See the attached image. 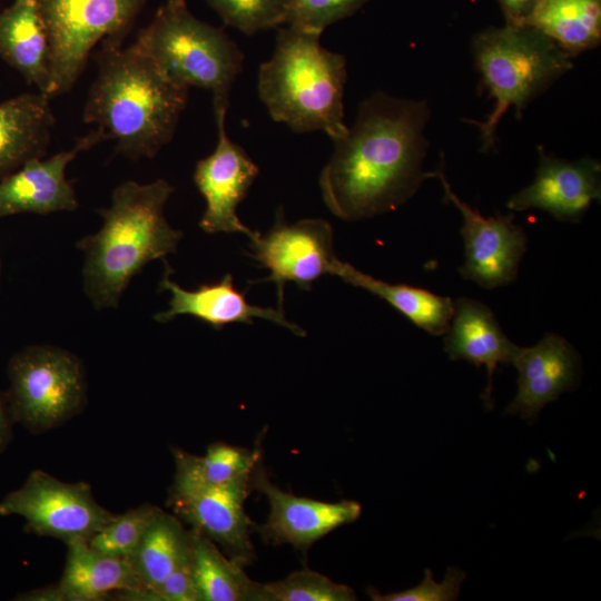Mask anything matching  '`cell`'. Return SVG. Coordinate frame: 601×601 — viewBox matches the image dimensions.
Returning <instances> with one entry per match:
<instances>
[{"label": "cell", "instance_id": "6da1fadb", "mask_svg": "<svg viewBox=\"0 0 601 601\" xmlns=\"http://www.w3.org/2000/svg\"><path fill=\"white\" fill-rule=\"evenodd\" d=\"M425 101L376 92L364 100L319 176L325 205L346 220L371 218L406 203L436 171L422 168L428 142Z\"/></svg>", "mask_w": 601, "mask_h": 601}, {"label": "cell", "instance_id": "7a4b0ae2", "mask_svg": "<svg viewBox=\"0 0 601 601\" xmlns=\"http://www.w3.org/2000/svg\"><path fill=\"white\" fill-rule=\"evenodd\" d=\"M121 45L101 42L83 120L95 124L105 140H115L119 154L152 158L173 139L188 88L165 77L135 43Z\"/></svg>", "mask_w": 601, "mask_h": 601}, {"label": "cell", "instance_id": "3957f363", "mask_svg": "<svg viewBox=\"0 0 601 601\" xmlns=\"http://www.w3.org/2000/svg\"><path fill=\"white\" fill-rule=\"evenodd\" d=\"M174 190L165 179L119 184L110 206L98 210L99 230L77 242L83 253V293L95 309L117 308L148 263L177 252L183 231L171 227L164 214Z\"/></svg>", "mask_w": 601, "mask_h": 601}, {"label": "cell", "instance_id": "277c9868", "mask_svg": "<svg viewBox=\"0 0 601 601\" xmlns=\"http://www.w3.org/2000/svg\"><path fill=\"white\" fill-rule=\"evenodd\" d=\"M321 33L278 28L272 58L258 71V95L273 120L293 131L343 136L346 58L321 45Z\"/></svg>", "mask_w": 601, "mask_h": 601}, {"label": "cell", "instance_id": "5b68a950", "mask_svg": "<svg viewBox=\"0 0 601 601\" xmlns=\"http://www.w3.org/2000/svg\"><path fill=\"white\" fill-rule=\"evenodd\" d=\"M473 55L482 81L494 99L484 121L467 120L480 130L482 151L495 146L497 125L509 108L521 112L573 66L571 55L528 24L506 23L480 32L473 41Z\"/></svg>", "mask_w": 601, "mask_h": 601}, {"label": "cell", "instance_id": "8992f818", "mask_svg": "<svg viewBox=\"0 0 601 601\" xmlns=\"http://www.w3.org/2000/svg\"><path fill=\"white\" fill-rule=\"evenodd\" d=\"M134 43L169 80L209 90L214 109L228 108L243 52L223 29L197 19L186 0H167Z\"/></svg>", "mask_w": 601, "mask_h": 601}, {"label": "cell", "instance_id": "52a82bcc", "mask_svg": "<svg viewBox=\"0 0 601 601\" xmlns=\"http://www.w3.org/2000/svg\"><path fill=\"white\" fill-rule=\"evenodd\" d=\"M11 416L32 434L58 427L77 415L87 400L85 368L77 355L53 345H28L7 366Z\"/></svg>", "mask_w": 601, "mask_h": 601}, {"label": "cell", "instance_id": "ba28073f", "mask_svg": "<svg viewBox=\"0 0 601 601\" xmlns=\"http://www.w3.org/2000/svg\"><path fill=\"white\" fill-rule=\"evenodd\" d=\"M146 0H39L50 48L48 98L68 92L91 49L105 40L122 42Z\"/></svg>", "mask_w": 601, "mask_h": 601}, {"label": "cell", "instance_id": "9c48e42d", "mask_svg": "<svg viewBox=\"0 0 601 601\" xmlns=\"http://www.w3.org/2000/svg\"><path fill=\"white\" fill-rule=\"evenodd\" d=\"M0 515L24 519V531L38 536L87 542L116 514L101 506L85 482L68 483L42 470L0 500Z\"/></svg>", "mask_w": 601, "mask_h": 601}, {"label": "cell", "instance_id": "30bf717a", "mask_svg": "<svg viewBox=\"0 0 601 601\" xmlns=\"http://www.w3.org/2000/svg\"><path fill=\"white\" fill-rule=\"evenodd\" d=\"M249 256L263 268L277 286L278 308L283 309L284 287L294 283L303 290H311L313 283L323 275H331L335 259L332 225L321 218H307L287 224L282 211L275 225L265 234L249 238Z\"/></svg>", "mask_w": 601, "mask_h": 601}, {"label": "cell", "instance_id": "8fae6325", "mask_svg": "<svg viewBox=\"0 0 601 601\" xmlns=\"http://www.w3.org/2000/svg\"><path fill=\"white\" fill-rule=\"evenodd\" d=\"M445 198L460 210L463 225L461 234L464 242L465 260L460 268L464 279L490 289L512 283L526 250L524 229L514 224L513 215L496 213L484 217L452 190L443 167L436 170Z\"/></svg>", "mask_w": 601, "mask_h": 601}, {"label": "cell", "instance_id": "7c38bea8", "mask_svg": "<svg viewBox=\"0 0 601 601\" xmlns=\"http://www.w3.org/2000/svg\"><path fill=\"white\" fill-rule=\"evenodd\" d=\"M227 109H214L218 140L215 150L197 161L194 181L206 201L199 227L207 234L240 233L248 238L258 231L243 224L237 215L259 169L245 150L231 141L225 130Z\"/></svg>", "mask_w": 601, "mask_h": 601}, {"label": "cell", "instance_id": "4fadbf2b", "mask_svg": "<svg viewBox=\"0 0 601 601\" xmlns=\"http://www.w3.org/2000/svg\"><path fill=\"white\" fill-rule=\"evenodd\" d=\"M252 472L218 486L170 489L168 500V504L179 520L219 543L230 559L244 566L255 560L250 540V532L255 524L244 509L245 501L253 489Z\"/></svg>", "mask_w": 601, "mask_h": 601}, {"label": "cell", "instance_id": "5bb4252c", "mask_svg": "<svg viewBox=\"0 0 601 601\" xmlns=\"http://www.w3.org/2000/svg\"><path fill=\"white\" fill-rule=\"evenodd\" d=\"M252 486L269 503L267 522L255 524L254 530L267 542L288 543L302 551L331 531L356 521L362 512L356 501L328 503L285 492L270 482L260 462L252 472Z\"/></svg>", "mask_w": 601, "mask_h": 601}, {"label": "cell", "instance_id": "9a60e30c", "mask_svg": "<svg viewBox=\"0 0 601 601\" xmlns=\"http://www.w3.org/2000/svg\"><path fill=\"white\" fill-rule=\"evenodd\" d=\"M104 140L96 129L78 138L71 149L45 160L33 158L0 179V218L26 213L48 215L76 210L79 203L72 184L66 177L67 166L79 152Z\"/></svg>", "mask_w": 601, "mask_h": 601}, {"label": "cell", "instance_id": "2e32d148", "mask_svg": "<svg viewBox=\"0 0 601 601\" xmlns=\"http://www.w3.org/2000/svg\"><path fill=\"white\" fill-rule=\"evenodd\" d=\"M540 161L533 181L506 203L512 211L538 208L561 221H579L601 196V166L595 159L575 161L548 156L539 148Z\"/></svg>", "mask_w": 601, "mask_h": 601}, {"label": "cell", "instance_id": "e0dca14e", "mask_svg": "<svg viewBox=\"0 0 601 601\" xmlns=\"http://www.w3.org/2000/svg\"><path fill=\"white\" fill-rule=\"evenodd\" d=\"M166 263L159 290L170 294L168 308L155 314L158 323H168L180 315H190L219 331L228 324H253L254 318H262L305 336L306 332L297 324L289 322L283 309L250 305L245 293L239 292L227 273L221 279L201 284L196 289H185L170 278L173 269Z\"/></svg>", "mask_w": 601, "mask_h": 601}, {"label": "cell", "instance_id": "ac0fdd59", "mask_svg": "<svg viewBox=\"0 0 601 601\" xmlns=\"http://www.w3.org/2000/svg\"><path fill=\"white\" fill-rule=\"evenodd\" d=\"M511 364L519 372L518 393L506 413L528 420L573 386L578 355L565 338L549 333L534 346H518Z\"/></svg>", "mask_w": 601, "mask_h": 601}, {"label": "cell", "instance_id": "d6986e66", "mask_svg": "<svg viewBox=\"0 0 601 601\" xmlns=\"http://www.w3.org/2000/svg\"><path fill=\"white\" fill-rule=\"evenodd\" d=\"M453 305L454 313L444 334V351L452 361L486 366L487 385L482 398L486 407L492 408L494 371L500 363H512L518 346L506 337L492 309L483 303L463 297Z\"/></svg>", "mask_w": 601, "mask_h": 601}, {"label": "cell", "instance_id": "ffe728a7", "mask_svg": "<svg viewBox=\"0 0 601 601\" xmlns=\"http://www.w3.org/2000/svg\"><path fill=\"white\" fill-rule=\"evenodd\" d=\"M0 56L29 85L48 95L50 48L39 0H13L0 11Z\"/></svg>", "mask_w": 601, "mask_h": 601}, {"label": "cell", "instance_id": "44dd1931", "mask_svg": "<svg viewBox=\"0 0 601 601\" xmlns=\"http://www.w3.org/2000/svg\"><path fill=\"white\" fill-rule=\"evenodd\" d=\"M49 100L38 92L0 102V179L45 155L55 124Z\"/></svg>", "mask_w": 601, "mask_h": 601}, {"label": "cell", "instance_id": "7402d4cb", "mask_svg": "<svg viewBox=\"0 0 601 601\" xmlns=\"http://www.w3.org/2000/svg\"><path fill=\"white\" fill-rule=\"evenodd\" d=\"M66 545V564L58 585L67 601H98L144 589L126 559L98 552L85 541Z\"/></svg>", "mask_w": 601, "mask_h": 601}, {"label": "cell", "instance_id": "603a6c76", "mask_svg": "<svg viewBox=\"0 0 601 601\" xmlns=\"http://www.w3.org/2000/svg\"><path fill=\"white\" fill-rule=\"evenodd\" d=\"M189 554L198 601H273L266 585L252 580L242 563L226 558L214 541L193 529Z\"/></svg>", "mask_w": 601, "mask_h": 601}, {"label": "cell", "instance_id": "cb8c5ba5", "mask_svg": "<svg viewBox=\"0 0 601 601\" xmlns=\"http://www.w3.org/2000/svg\"><path fill=\"white\" fill-rule=\"evenodd\" d=\"M331 275L382 298L417 327L434 336L444 335L454 313L450 297L406 284H391L370 276L349 263L336 258Z\"/></svg>", "mask_w": 601, "mask_h": 601}, {"label": "cell", "instance_id": "d4e9b609", "mask_svg": "<svg viewBox=\"0 0 601 601\" xmlns=\"http://www.w3.org/2000/svg\"><path fill=\"white\" fill-rule=\"evenodd\" d=\"M139 584L155 588L189 560V530L158 508L135 551L126 559Z\"/></svg>", "mask_w": 601, "mask_h": 601}, {"label": "cell", "instance_id": "484cf974", "mask_svg": "<svg viewBox=\"0 0 601 601\" xmlns=\"http://www.w3.org/2000/svg\"><path fill=\"white\" fill-rule=\"evenodd\" d=\"M569 55L594 48L601 39L600 0H539L526 23Z\"/></svg>", "mask_w": 601, "mask_h": 601}, {"label": "cell", "instance_id": "4316f807", "mask_svg": "<svg viewBox=\"0 0 601 601\" xmlns=\"http://www.w3.org/2000/svg\"><path fill=\"white\" fill-rule=\"evenodd\" d=\"M259 443L253 450L216 442L204 455L173 449L175 477L171 490L213 487L250 473L260 457Z\"/></svg>", "mask_w": 601, "mask_h": 601}, {"label": "cell", "instance_id": "83f0119b", "mask_svg": "<svg viewBox=\"0 0 601 601\" xmlns=\"http://www.w3.org/2000/svg\"><path fill=\"white\" fill-rule=\"evenodd\" d=\"M226 26L245 35L286 23L289 0H206Z\"/></svg>", "mask_w": 601, "mask_h": 601}, {"label": "cell", "instance_id": "f1b7e54d", "mask_svg": "<svg viewBox=\"0 0 601 601\" xmlns=\"http://www.w3.org/2000/svg\"><path fill=\"white\" fill-rule=\"evenodd\" d=\"M158 506L149 503L130 509L115 518L88 541L93 550L127 559L139 544Z\"/></svg>", "mask_w": 601, "mask_h": 601}, {"label": "cell", "instance_id": "f546056e", "mask_svg": "<svg viewBox=\"0 0 601 601\" xmlns=\"http://www.w3.org/2000/svg\"><path fill=\"white\" fill-rule=\"evenodd\" d=\"M273 601H353L354 590L329 578L304 569L290 573L283 580L265 584Z\"/></svg>", "mask_w": 601, "mask_h": 601}, {"label": "cell", "instance_id": "4dcf8cb0", "mask_svg": "<svg viewBox=\"0 0 601 601\" xmlns=\"http://www.w3.org/2000/svg\"><path fill=\"white\" fill-rule=\"evenodd\" d=\"M368 0H289L286 26L321 33L355 13Z\"/></svg>", "mask_w": 601, "mask_h": 601}, {"label": "cell", "instance_id": "1f68e13d", "mask_svg": "<svg viewBox=\"0 0 601 601\" xmlns=\"http://www.w3.org/2000/svg\"><path fill=\"white\" fill-rule=\"evenodd\" d=\"M465 577L461 569L449 566L444 580L437 583L432 571L425 569L422 583L412 589L381 594L376 589L370 588L367 593L374 601H453L457 599Z\"/></svg>", "mask_w": 601, "mask_h": 601}, {"label": "cell", "instance_id": "d6a6232c", "mask_svg": "<svg viewBox=\"0 0 601 601\" xmlns=\"http://www.w3.org/2000/svg\"><path fill=\"white\" fill-rule=\"evenodd\" d=\"M147 601H198L189 560L171 571L155 588L146 589Z\"/></svg>", "mask_w": 601, "mask_h": 601}, {"label": "cell", "instance_id": "836d02e7", "mask_svg": "<svg viewBox=\"0 0 601 601\" xmlns=\"http://www.w3.org/2000/svg\"><path fill=\"white\" fill-rule=\"evenodd\" d=\"M506 23L525 24L539 0H499Z\"/></svg>", "mask_w": 601, "mask_h": 601}, {"label": "cell", "instance_id": "e575fe53", "mask_svg": "<svg viewBox=\"0 0 601 601\" xmlns=\"http://www.w3.org/2000/svg\"><path fill=\"white\" fill-rule=\"evenodd\" d=\"M14 424L6 392L0 388V454L7 450L12 440Z\"/></svg>", "mask_w": 601, "mask_h": 601}, {"label": "cell", "instance_id": "d590c367", "mask_svg": "<svg viewBox=\"0 0 601 601\" xmlns=\"http://www.w3.org/2000/svg\"><path fill=\"white\" fill-rule=\"evenodd\" d=\"M17 601H67V598L58 584L35 589L18 594Z\"/></svg>", "mask_w": 601, "mask_h": 601}, {"label": "cell", "instance_id": "8d00e7d4", "mask_svg": "<svg viewBox=\"0 0 601 601\" xmlns=\"http://www.w3.org/2000/svg\"><path fill=\"white\" fill-rule=\"evenodd\" d=\"M1 276H2V263L0 257V287H1Z\"/></svg>", "mask_w": 601, "mask_h": 601}]
</instances>
